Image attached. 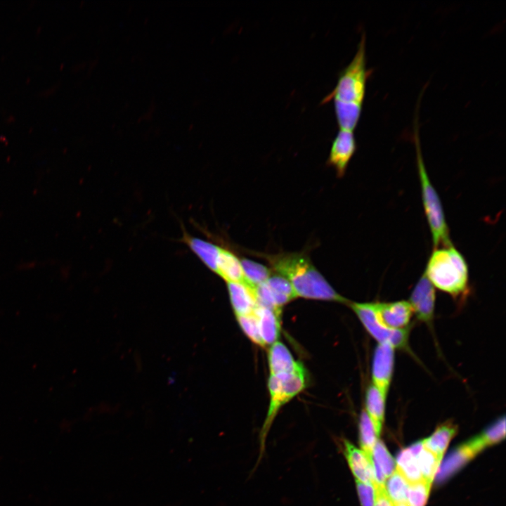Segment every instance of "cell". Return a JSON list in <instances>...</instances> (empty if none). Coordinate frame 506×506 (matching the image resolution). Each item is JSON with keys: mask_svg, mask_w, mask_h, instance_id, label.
<instances>
[{"mask_svg": "<svg viewBox=\"0 0 506 506\" xmlns=\"http://www.w3.org/2000/svg\"><path fill=\"white\" fill-rule=\"evenodd\" d=\"M365 34L362 33L356 53L339 72L335 88L321 101H332L339 130L354 131L361 119L366 84L372 73L367 67Z\"/></svg>", "mask_w": 506, "mask_h": 506, "instance_id": "cell-1", "label": "cell"}, {"mask_svg": "<svg viewBox=\"0 0 506 506\" xmlns=\"http://www.w3.org/2000/svg\"><path fill=\"white\" fill-rule=\"evenodd\" d=\"M291 283L297 297L349 303L329 284L304 252L257 253Z\"/></svg>", "mask_w": 506, "mask_h": 506, "instance_id": "cell-2", "label": "cell"}, {"mask_svg": "<svg viewBox=\"0 0 506 506\" xmlns=\"http://www.w3.org/2000/svg\"><path fill=\"white\" fill-rule=\"evenodd\" d=\"M424 274L434 287L453 297H462L468 292V266L453 245L434 249Z\"/></svg>", "mask_w": 506, "mask_h": 506, "instance_id": "cell-3", "label": "cell"}, {"mask_svg": "<svg viewBox=\"0 0 506 506\" xmlns=\"http://www.w3.org/2000/svg\"><path fill=\"white\" fill-rule=\"evenodd\" d=\"M414 142L423 207L432 233L434 249L452 245L440 197L427 172L420 148L417 123L414 124Z\"/></svg>", "mask_w": 506, "mask_h": 506, "instance_id": "cell-4", "label": "cell"}, {"mask_svg": "<svg viewBox=\"0 0 506 506\" xmlns=\"http://www.w3.org/2000/svg\"><path fill=\"white\" fill-rule=\"evenodd\" d=\"M306 384V372L300 362L291 372L270 375L268 382L270 403L259 433V460L265 450L267 435L280 409L303 391Z\"/></svg>", "mask_w": 506, "mask_h": 506, "instance_id": "cell-5", "label": "cell"}, {"mask_svg": "<svg viewBox=\"0 0 506 506\" xmlns=\"http://www.w3.org/2000/svg\"><path fill=\"white\" fill-rule=\"evenodd\" d=\"M349 304L366 331L378 344H389L394 349H408L410 327L401 330H392L384 327L377 318L374 302H349Z\"/></svg>", "mask_w": 506, "mask_h": 506, "instance_id": "cell-6", "label": "cell"}, {"mask_svg": "<svg viewBox=\"0 0 506 506\" xmlns=\"http://www.w3.org/2000/svg\"><path fill=\"white\" fill-rule=\"evenodd\" d=\"M394 348L389 344H378L372 363V384L387 398L394 368Z\"/></svg>", "mask_w": 506, "mask_h": 506, "instance_id": "cell-7", "label": "cell"}, {"mask_svg": "<svg viewBox=\"0 0 506 506\" xmlns=\"http://www.w3.org/2000/svg\"><path fill=\"white\" fill-rule=\"evenodd\" d=\"M435 300V287L423 274L413 288L408 302L417 318L429 325L434 318Z\"/></svg>", "mask_w": 506, "mask_h": 506, "instance_id": "cell-8", "label": "cell"}, {"mask_svg": "<svg viewBox=\"0 0 506 506\" xmlns=\"http://www.w3.org/2000/svg\"><path fill=\"white\" fill-rule=\"evenodd\" d=\"M374 305L377 318L384 327L392 330L409 327L413 311L408 301L374 302Z\"/></svg>", "mask_w": 506, "mask_h": 506, "instance_id": "cell-9", "label": "cell"}, {"mask_svg": "<svg viewBox=\"0 0 506 506\" xmlns=\"http://www.w3.org/2000/svg\"><path fill=\"white\" fill-rule=\"evenodd\" d=\"M354 133L339 130L332 141L327 164L333 167L339 177L345 174L348 164L356 150Z\"/></svg>", "mask_w": 506, "mask_h": 506, "instance_id": "cell-10", "label": "cell"}, {"mask_svg": "<svg viewBox=\"0 0 506 506\" xmlns=\"http://www.w3.org/2000/svg\"><path fill=\"white\" fill-rule=\"evenodd\" d=\"M342 446L343 453L355 480L372 485L374 482L372 461L361 449L358 448L346 439L343 440Z\"/></svg>", "mask_w": 506, "mask_h": 506, "instance_id": "cell-11", "label": "cell"}, {"mask_svg": "<svg viewBox=\"0 0 506 506\" xmlns=\"http://www.w3.org/2000/svg\"><path fill=\"white\" fill-rule=\"evenodd\" d=\"M254 313L264 346L271 345L277 341L280 335L281 310L257 306Z\"/></svg>", "mask_w": 506, "mask_h": 506, "instance_id": "cell-12", "label": "cell"}, {"mask_svg": "<svg viewBox=\"0 0 506 506\" xmlns=\"http://www.w3.org/2000/svg\"><path fill=\"white\" fill-rule=\"evenodd\" d=\"M232 307L236 316L253 313L257 300L254 289L245 283H226Z\"/></svg>", "mask_w": 506, "mask_h": 506, "instance_id": "cell-13", "label": "cell"}, {"mask_svg": "<svg viewBox=\"0 0 506 506\" xmlns=\"http://www.w3.org/2000/svg\"><path fill=\"white\" fill-rule=\"evenodd\" d=\"M505 417L499 418L488 428L476 437L462 445L473 458L485 448L499 442L505 438Z\"/></svg>", "mask_w": 506, "mask_h": 506, "instance_id": "cell-14", "label": "cell"}, {"mask_svg": "<svg viewBox=\"0 0 506 506\" xmlns=\"http://www.w3.org/2000/svg\"><path fill=\"white\" fill-rule=\"evenodd\" d=\"M215 273L226 283H245L240 259L224 247H219Z\"/></svg>", "mask_w": 506, "mask_h": 506, "instance_id": "cell-15", "label": "cell"}, {"mask_svg": "<svg viewBox=\"0 0 506 506\" xmlns=\"http://www.w3.org/2000/svg\"><path fill=\"white\" fill-rule=\"evenodd\" d=\"M181 241L184 242L201 262L215 273L220 245L212 242L190 235L183 231Z\"/></svg>", "mask_w": 506, "mask_h": 506, "instance_id": "cell-16", "label": "cell"}, {"mask_svg": "<svg viewBox=\"0 0 506 506\" xmlns=\"http://www.w3.org/2000/svg\"><path fill=\"white\" fill-rule=\"evenodd\" d=\"M268 361L270 375L291 372L299 363L294 361L287 347L278 341L271 344L268 350Z\"/></svg>", "mask_w": 506, "mask_h": 506, "instance_id": "cell-17", "label": "cell"}, {"mask_svg": "<svg viewBox=\"0 0 506 506\" xmlns=\"http://www.w3.org/2000/svg\"><path fill=\"white\" fill-rule=\"evenodd\" d=\"M387 398L372 384L365 394V412L370 419L377 437L384 421Z\"/></svg>", "mask_w": 506, "mask_h": 506, "instance_id": "cell-18", "label": "cell"}, {"mask_svg": "<svg viewBox=\"0 0 506 506\" xmlns=\"http://www.w3.org/2000/svg\"><path fill=\"white\" fill-rule=\"evenodd\" d=\"M457 426L451 422L443 423L430 436L422 440L424 447L442 460L450 441L457 433Z\"/></svg>", "mask_w": 506, "mask_h": 506, "instance_id": "cell-19", "label": "cell"}, {"mask_svg": "<svg viewBox=\"0 0 506 506\" xmlns=\"http://www.w3.org/2000/svg\"><path fill=\"white\" fill-rule=\"evenodd\" d=\"M419 443L420 442L417 441L401 450L396 461V469L403 475L408 483L423 480L416 456Z\"/></svg>", "mask_w": 506, "mask_h": 506, "instance_id": "cell-20", "label": "cell"}, {"mask_svg": "<svg viewBox=\"0 0 506 506\" xmlns=\"http://www.w3.org/2000/svg\"><path fill=\"white\" fill-rule=\"evenodd\" d=\"M265 283L278 308L281 309L283 305L297 297L288 280L275 272L271 273Z\"/></svg>", "mask_w": 506, "mask_h": 506, "instance_id": "cell-21", "label": "cell"}, {"mask_svg": "<svg viewBox=\"0 0 506 506\" xmlns=\"http://www.w3.org/2000/svg\"><path fill=\"white\" fill-rule=\"evenodd\" d=\"M416 456L423 480L432 484L441 460L424 447L422 440L420 441Z\"/></svg>", "mask_w": 506, "mask_h": 506, "instance_id": "cell-22", "label": "cell"}, {"mask_svg": "<svg viewBox=\"0 0 506 506\" xmlns=\"http://www.w3.org/2000/svg\"><path fill=\"white\" fill-rule=\"evenodd\" d=\"M245 283L252 288L267 280L271 271L266 266L246 258H240Z\"/></svg>", "mask_w": 506, "mask_h": 506, "instance_id": "cell-23", "label": "cell"}, {"mask_svg": "<svg viewBox=\"0 0 506 506\" xmlns=\"http://www.w3.org/2000/svg\"><path fill=\"white\" fill-rule=\"evenodd\" d=\"M377 437L372 423L365 410L362 411L359 420V441L361 450L372 461V450Z\"/></svg>", "mask_w": 506, "mask_h": 506, "instance_id": "cell-24", "label": "cell"}, {"mask_svg": "<svg viewBox=\"0 0 506 506\" xmlns=\"http://www.w3.org/2000/svg\"><path fill=\"white\" fill-rule=\"evenodd\" d=\"M408 484V481L396 467L385 482L386 491L394 505L406 502Z\"/></svg>", "mask_w": 506, "mask_h": 506, "instance_id": "cell-25", "label": "cell"}, {"mask_svg": "<svg viewBox=\"0 0 506 506\" xmlns=\"http://www.w3.org/2000/svg\"><path fill=\"white\" fill-rule=\"evenodd\" d=\"M372 461L387 479L396 469V463L384 443L378 439L372 450Z\"/></svg>", "mask_w": 506, "mask_h": 506, "instance_id": "cell-26", "label": "cell"}, {"mask_svg": "<svg viewBox=\"0 0 506 506\" xmlns=\"http://www.w3.org/2000/svg\"><path fill=\"white\" fill-rule=\"evenodd\" d=\"M431 486L432 484L424 480L409 483L406 494V502L408 506H424Z\"/></svg>", "mask_w": 506, "mask_h": 506, "instance_id": "cell-27", "label": "cell"}, {"mask_svg": "<svg viewBox=\"0 0 506 506\" xmlns=\"http://www.w3.org/2000/svg\"><path fill=\"white\" fill-rule=\"evenodd\" d=\"M238 322L247 337L254 344L265 346L260 335L257 318L254 313L236 316Z\"/></svg>", "mask_w": 506, "mask_h": 506, "instance_id": "cell-28", "label": "cell"}, {"mask_svg": "<svg viewBox=\"0 0 506 506\" xmlns=\"http://www.w3.org/2000/svg\"><path fill=\"white\" fill-rule=\"evenodd\" d=\"M471 458L460 446L446 460L440 471V478L445 479L460 468Z\"/></svg>", "mask_w": 506, "mask_h": 506, "instance_id": "cell-29", "label": "cell"}, {"mask_svg": "<svg viewBox=\"0 0 506 506\" xmlns=\"http://www.w3.org/2000/svg\"><path fill=\"white\" fill-rule=\"evenodd\" d=\"M358 495L361 506H373L375 491L372 485L356 480Z\"/></svg>", "mask_w": 506, "mask_h": 506, "instance_id": "cell-30", "label": "cell"}, {"mask_svg": "<svg viewBox=\"0 0 506 506\" xmlns=\"http://www.w3.org/2000/svg\"><path fill=\"white\" fill-rule=\"evenodd\" d=\"M375 499L373 506H394L386 491L385 486H373Z\"/></svg>", "mask_w": 506, "mask_h": 506, "instance_id": "cell-31", "label": "cell"}, {"mask_svg": "<svg viewBox=\"0 0 506 506\" xmlns=\"http://www.w3.org/2000/svg\"><path fill=\"white\" fill-rule=\"evenodd\" d=\"M394 506H408L406 502L394 504Z\"/></svg>", "mask_w": 506, "mask_h": 506, "instance_id": "cell-32", "label": "cell"}]
</instances>
